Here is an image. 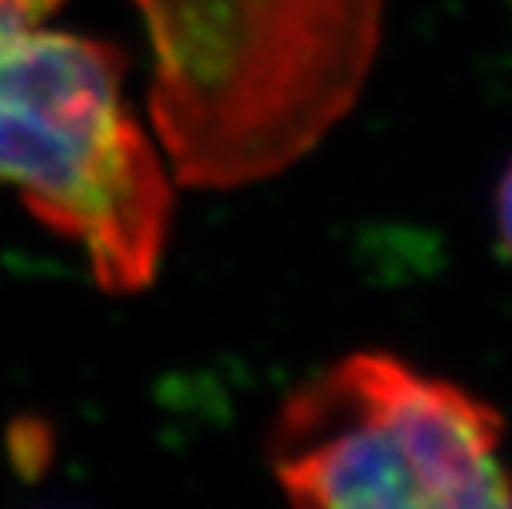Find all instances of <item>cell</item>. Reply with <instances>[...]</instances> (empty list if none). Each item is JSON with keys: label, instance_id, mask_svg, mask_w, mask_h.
I'll list each match as a JSON object with an SVG mask.
<instances>
[{"label": "cell", "instance_id": "6da1fadb", "mask_svg": "<svg viewBox=\"0 0 512 509\" xmlns=\"http://www.w3.org/2000/svg\"><path fill=\"white\" fill-rule=\"evenodd\" d=\"M149 116L189 189H242L304 159L361 100L384 0H133Z\"/></svg>", "mask_w": 512, "mask_h": 509}, {"label": "cell", "instance_id": "5b68a950", "mask_svg": "<svg viewBox=\"0 0 512 509\" xmlns=\"http://www.w3.org/2000/svg\"><path fill=\"white\" fill-rule=\"evenodd\" d=\"M496 229H499V242H503L506 255L512 258V162L496 189Z\"/></svg>", "mask_w": 512, "mask_h": 509}, {"label": "cell", "instance_id": "3957f363", "mask_svg": "<svg viewBox=\"0 0 512 509\" xmlns=\"http://www.w3.org/2000/svg\"><path fill=\"white\" fill-rule=\"evenodd\" d=\"M503 433V414L463 384L354 351L281 400L265 457L298 506H512Z\"/></svg>", "mask_w": 512, "mask_h": 509}, {"label": "cell", "instance_id": "7a4b0ae2", "mask_svg": "<svg viewBox=\"0 0 512 509\" xmlns=\"http://www.w3.org/2000/svg\"><path fill=\"white\" fill-rule=\"evenodd\" d=\"M113 43L30 27L0 40V182L83 248L106 295L156 281L172 182L123 100Z\"/></svg>", "mask_w": 512, "mask_h": 509}, {"label": "cell", "instance_id": "8992f818", "mask_svg": "<svg viewBox=\"0 0 512 509\" xmlns=\"http://www.w3.org/2000/svg\"><path fill=\"white\" fill-rule=\"evenodd\" d=\"M20 30H30V27L17 24V20H10V17H0V40H7L10 34H20Z\"/></svg>", "mask_w": 512, "mask_h": 509}, {"label": "cell", "instance_id": "277c9868", "mask_svg": "<svg viewBox=\"0 0 512 509\" xmlns=\"http://www.w3.org/2000/svg\"><path fill=\"white\" fill-rule=\"evenodd\" d=\"M60 4L63 0H0V17H10L27 27H43V20Z\"/></svg>", "mask_w": 512, "mask_h": 509}]
</instances>
